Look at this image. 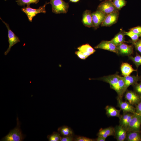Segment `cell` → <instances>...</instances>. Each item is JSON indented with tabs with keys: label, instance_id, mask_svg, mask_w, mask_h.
<instances>
[{
	"label": "cell",
	"instance_id": "cell-11",
	"mask_svg": "<svg viewBox=\"0 0 141 141\" xmlns=\"http://www.w3.org/2000/svg\"><path fill=\"white\" fill-rule=\"evenodd\" d=\"M118 11L111 13L107 15L105 19L101 24L102 26H109L115 24L119 17Z\"/></svg>",
	"mask_w": 141,
	"mask_h": 141
},
{
	"label": "cell",
	"instance_id": "cell-7",
	"mask_svg": "<svg viewBox=\"0 0 141 141\" xmlns=\"http://www.w3.org/2000/svg\"><path fill=\"white\" fill-rule=\"evenodd\" d=\"M141 125V115L136 113L134 114L129 123L127 132H140Z\"/></svg>",
	"mask_w": 141,
	"mask_h": 141
},
{
	"label": "cell",
	"instance_id": "cell-40",
	"mask_svg": "<svg viewBox=\"0 0 141 141\" xmlns=\"http://www.w3.org/2000/svg\"><path fill=\"white\" fill-rule=\"evenodd\" d=\"M5 1H6L7 0H4Z\"/></svg>",
	"mask_w": 141,
	"mask_h": 141
},
{
	"label": "cell",
	"instance_id": "cell-19",
	"mask_svg": "<svg viewBox=\"0 0 141 141\" xmlns=\"http://www.w3.org/2000/svg\"><path fill=\"white\" fill-rule=\"evenodd\" d=\"M121 70L122 75L124 77L130 75L133 72L137 71L134 69L132 66L127 63H123L121 66Z\"/></svg>",
	"mask_w": 141,
	"mask_h": 141
},
{
	"label": "cell",
	"instance_id": "cell-26",
	"mask_svg": "<svg viewBox=\"0 0 141 141\" xmlns=\"http://www.w3.org/2000/svg\"><path fill=\"white\" fill-rule=\"evenodd\" d=\"M39 1V0H17L16 2L18 5L25 6V5H30L31 4H37Z\"/></svg>",
	"mask_w": 141,
	"mask_h": 141
},
{
	"label": "cell",
	"instance_id": "cell-8",
	"mask_svg": "<svg viewBox=\"0 0 141 141\" xmlns=\"http://www.w3.org/2000/svg\"><path fill=\"white\" fill-rule=\"evenodd\" d=\"M118 106L123 112H129L133 114L136 113V108L133 105L126 101L124 102L118 96L117 97Z\"/></svg>",
	"mask_w": 141,
	"mask_h": 141
},
{
	"label": "cell",
	"instance_id": "cell-5",
	"mask_svg": "<svg viewBox=\"0 0 141 141\" xmlns=\"http://www.w3.org/2000/svg\"><path fill=\"white\" fill-rule=\"evenodd\" d=\"M0 19L6 26L8 31V42L9 45L8 48L4 52V55H6L10 51L11 47L20 42V40L19 38L10 29L9 25L4 21L1 18Z\"/></svg>",
	"mask_w": 141,
	"mask_h": 141
},
{
	"label": "cell",
	"instance_id": "cell-13",
	"mask_svg": "<svg viewBox=\"0 0 141 141\" xmlns=\"http://www.w3.org/2000/svg\"><path fill=\"white\" fill-rule=\"evenodd\" d=\"M115 138L118 141L125 140L127 130L122 126L120 125L116 126L114 127Z\"/></svg>",
	"mask_w": 141,
	"mask_h": 141
},
{
	"label": "cell",
	"instance_id": "cell-23",
	"mask_svg": "<svg viewBox=\"0 0 141 141\" xmlns=\"http://www.w3.org/2000/svg\"><path fill=\"white\" fill-rule=\"evenodd\" d=\"M58 131V133L62 136L73 135V132L71 128L66 126H63L59 128Z\"/></svg>",
	"mask_w": 141,
	"mask_h": 141
},
{
	"label": "cell",
	"instance_id": "cell-35",
	"mask_svg": "<svg viewBox=\"0 0 141 141\" xmlns=\"http://www.w3.org/2000/svg\"><path fill=\"white\" fill-rule=\"evenodd\" d=\"M75 54L80 59L82 60H85L88 57L84 55L82 52L80 51H76Z\"/></svg>",
	"mask_w": 141,
	"mask_h": 141
},
{
	"label": "cell",
	"instance_id": "cell-27",
	"mask_svg": "<svg viewBox=\"0 0 141 141\" xmlns=\"http://www.w3.org/2000/svg\"><path fill=\"white\" fill-rule=\"evenodd\" d=\"M61 137L58 132H54L51 134L48 135L47 138L49 141H59L61 140Z\"/></svg>",
	"mask_w": 141,
	"mask_h": 141
},
{
	"label": "cell",
	"instance_id": "cell-17",
	"mask_svg": "<svg viewBox=\"0 0 141 141\" xmlns=\"http://www.w3.org/2000/svg\"><path fill=\"white\" fill-rule=\"evenodd\" d=\"M82 22L85 26L89 27H94L90 10H86L84 12L83 14Z\"/></svg>",
	"mask_w": 141,
	"mask_h": 141
},
{
	"label": "cell",
	"instance_id": "cell-24",
	"mask_svg": "<svg viewBox=\"0 0 141 141\" xmlns=\"http://www.w3.org/2000/svg\"><path fill=\"white\" fill-rule=\"evenodd\" d=\"M77 49L82 52H87L93 54L96 50L89 44H83L78 47Z\"/></svg>",
	"mask_w": 141,
	"mask_h": 141
},
{
	"label": "cell",
	"instance_id": "cell-20",
	"mask_svg": "<svg viewBox=\"0 0 141 141\" xmlns=\"http://www.w3.org/2000/svg\"><path fill=\"white\" fill-rule=\"evenodd\" d=\"M106 114L108 117H117L119 118L120 115L121 110H118L114 107L111 105H107L105 108Z\"/></svg>",
	"mask_w": 141,
	"mask_h": 141
},
{
	"label": "cell",
	"instance_id": "cell-39",
	"mask_svg": "<svg viewBox=\"0 0 141 141\" xmlns=\"http://www.w3.org/2000/svg\"><path fill=\"white\" fill-rule=\"evenodd\" d=\"M79 0H70V1L72 2H78Z\"/></svg>",
	"mask_w": 141,
	"mask_h": 141
},
{
	"label": "cell",
	"instance_id": "cell-36",
	"mask_svg": "<svg viewBox=\"0 0 141 141\" xmlns=\"http://www.w3.org/2000/svg\"><path fill=\"white\" fill-rule=\"evenodd\" d=\"M73 135L71 136H62L61 137L60 141H72L74 140Z\"/></svg>",
	"mask_w": 141,
	"mask_h": 141
},
{
	"label": "cell",
	"instance_id": "cell-18",
	"mask_svg": "<svg viewBox=\"0 0 141 141\" xmlns=\"http://www.w3.org/2000/svg\"><path fill=\"white\" fill-rule=\"evenodd\" d=\"M114 127L110 126L105 128H101L97 133L98 137H101L106 138L110 136H114Z\"/></svg>",
	"mask_w": 141,
	"mask_h": 141
},
{
	"label": "cell",
	"instance_id": "cell-30",
	"mask_svg": "<svg viewBox=\"0 0 141 141\" xmlns=\"http://www.w3.org/2000/svg\"><path fill=\"white\" fill-rule=\"evenodd\" d=\"M113 3L118 10L121 9L125 5L126 2L125 0H114Z\"/></svg>",
	"mask_w": 141,
	"mask_h": 141
},
{
	"label": "cell",
	"instance_id": "cell-1",
	"mask_svg": "<svg viewBox=\"0 0 141 141\" xmlns=\"http://www.w3.org/2000/svg\"><path fill=\"white\" fill-rule=\"evenodd\" d=\"M17 125L13 129L11 130L8 134L1 140L3 141H22L25 138L20 129V122L17 118Z\"/></svg>",
	"mask_w": 141,
	"mask_h": 141
},
{
	"label": "cell",
	"instance_id": "cell-31",
	"mask_svg": "<svg viewBox=\"0 0 141 141\" xmlns=\"http://www.w3.org/2000/svg\"><path fill=\"white\" fill-rule=\"evenodd\" d=\"M134 91L141 98V81L133 85Z\"/></svg>",
	"mask_w": 141,
	"mask_h": 141
},
{
	"label": "cell",
	"instance_id": "cell-14",
	"mask_svg": "<svg viewBox=\"0 0 141 141\" xmlns=\"http://www.w3.org/2000/svg\"><path fill=\"white\" fill-rule=\"evenodd\" d=\"M134 114L129 112H123L119 118V125L128 130L129 125Z\"/></svg>",
	"mask_w": 141,
	"mask_h": 141
},
{
	"label": "cell",
	"instance_id": "cell-22",
	"mask_svg": "<svg viewBox=\"0 0 141 141\" xmlns=\"http://www.w3.org/2000/svg\"><path fill=\"white\" fill-rule=\"evenodd\" d=\"M125 35L124 32L121 31L111 41L115 45L117 46L125 42Z\"/></svg>",
	"mask_w": 141,
	"mask_h": 141
},
{
	"label": "cell",
	"instance_id": "cell-33",
	"mask_svg": "<svg viewBox=\"0 0 141 141\" xmlns=\"http://www.w3.org/2000/svg\"><path fill=\"white\" fill-rule=\"evenodd\" d=\"M133 43L136 49L141 54V39Z\"/></svg>",
	"mask_w": 141,
	"mask_h": 141
},
{
	"label": "cell",
	"instance_id": "cell-2",
	"mask_svg": "<svg viewBox=\"0 0 141 141\" xmlns=\"http://www.w3.org/2000/svg\"><path fill=\"white\" fill-rule=\"evenodd\" d=\"M52 12L56 14L66 13L69 7L68 3L63 0H50Z\"/></svg>",
	"mask_w": 141,
	"mask_h": 141
},
{
	"label": "cell",
	"instance_id": "cell-15",
	"mask_svg": "<svg viewBox=\"0 0 141 141\" xmlns=\"http://www.w3.org/2000/svg\"><path fill=\"white\" fill-rule=\"evenodd\" d=\"M118 51V54L123 55L129 56L133 52V47L122 43L117 46Z\"/></svg>",
	"mask_w": 141,
	"mask_h": 141
},
{
	"label": "cell",
	"instance_id": "cell-9",
	"mask_svg": "<svg viewBox=\"0 0 141 141\" xmlns=\"http://www.w3.org/2000/svg\"><path fill=\"white\" fill-rule=\"evenodd\" d=\"M94 48L107 50L118 54L117 46L111 40L102 41Z\"/></svg>",
	"mask_w": 141,
	"mask_h": 141
},
{
	"label": "cell",
	"instance_id": "cell-38",
	"mask_svg": "<svg viewBox=\"0 0 141 141\" xmlns=\"http://www.w3.org/2000/svg\"><path fill=\"white\" fill-rule=\"evenodd\" d=\"M106 138L101 137H98L96 139V141H105Z\"/></svg>",
	"mask_w": 141,
	"mask_h": 141
},
{
	"label": "cell",
	"instance_id": "cell-37",
	"mask_svg": "<svg viewBox=\"0 0 141 141\" xmlns=\"http://www.w3.org/2000/svg\"><path fill=\"white\" fill-rule=\"evenodd\" d=\"M136 106V113L141 115V100Z\"/></svg>",
	"mask_w": 141,
	"mask_h": 141
},
{
	"label": "cell",
	"instance_id": "cell-43",
	"mask_svg": "<svg viewBox=\"0 0 141 141\" xmlns=\"http://www.w3.org/2000/svg\"><path fill=\"white\" fill-rule=\"evenodd\" d=\"M140 130H141V129H140Z\"/></svg>",
	"mask_w": 141,
	"mask_h": 141
},
{
	"label": "cell",
	"instance_id": "cell-29",
	"mask_svg": "<svg viewBox=\"0 0 141 141\" xmlns=\"http://www.w3.org/2000/svg\"><path fill=\"white\" fill-rule=\"evenodd\" d=\"M124 33L125 35L129 36L131 38L133 42H135L137 41L139 37L141 36V35L136 34L130 30L128 32H125Z\"/></svg>",
	"mask_w": 141,
	"mask_h": 141
},
{
	"label": "cell",
	"instance_id": "cell-41",
	"mask_svg": "<svg viewBox=\"0 0 141 141\" xmlns=\"http://www.w3.org/2000/svg\"><path fill=\"white\" fill-rule=\"evenodd\" d=\"M111 0V1H112V0L114 1V0Z\"/></svg>",
	"mask_w": 141,
	"mask_h": 141
},
{
	"label": "cell",
	"instance_id": "cell-28",
	"mask_svg": "<svg viewBox=\"0 0 141 141\" xmlns=\"http://www.w3.org/2000/svg\"><path fill=\"white\" fill-rule=\"evenodd\" d=\"M130 59L132 60L137 67V68L141 65V56L137 54L136 56L133 57H129Z\"/></svg>",
	"mask_w": 141,
	"mask_h": 141
},
{
	"label": "cell",
	"instance_id": "cell-32",
	"mask_svg": "<svg viewBox=\"0 0 141 141\" xmlns=\"http://www.w3.org/2000/svg\"><path fill=\"white\" fill-rule=\"evenodd\" d=\"M74 140L75 141H94L92 139L81 136H76L74 137Z\"/></svg>",
	"mask_w": 141,
	"mask_h": 141
},
{
	"label": "cell",
	"instance_id": "cell-34",
	"mask_svg": "<svg viewBox=\"0 0 141 141\" xmlns=\"http://www.w3.org/2000/svg\"><path fill=\"white\" fill-rule=\"evenodd\" d=\"M130 30L133 32L141 36V26H138L131 28Z\"/></svg>",
	"mask_w": 141,
	"mask_h": 141
},
{
	"label": "cell",
	"instance_id": "cell-16",
	"mask_svg": "<svg viewBox=\"0 0 141 141\" xmlns=\"http://www.w3.org/2000/svg\"><path fill=\"white\" fill-rule=\"evenodd\" d=\"M125 84V92L127 90L128 87L131 85H133L137 83L140 77L138 75L136 76H128L122 77Z\"/></svg>",
	"mask_w": 141,
	"mask_h": 141
},
{
	"label": "cell",
	"instance_id": "cell-42",
	"mask_svg": "<svg viewBox=\"0 0 141 141\" xmlns=\"http://www.w3.org/2000/svg\"><path fill=\"white\" fill-rule=\"evenodd\" d=\"M100 1H102V0H99Z\"/></svg>",
	"mask_w": 141,
	"mask_h": 141
},
{
	"label": "cell",
	"instance_id": "cell-3",
	"mask_svg": "<svg viewBox=\"0 0 141 141\" xmlns=\"http://www.w3.org/2000/svg\"><path fill=\"white\" fill-rule=\"evenodd\" d=\"M49 3H46L37 9H34L30 7V5L24 7L21 9L22 11L24 13L27 15L28 20L30 22L32 21L33 18L36 15L40 13H45L46 11L45 7Z\"/></svg>",
	"mask_w": 141,
	"mask_h": 141
},
{
	"label": "cell",
	"instance_id": "cell-12",
	"mask_svg": "<svg viewBox=\"0 0 141 141\" xmlns=\"http://www.w3.org/2000/svg\"><path fill=\"white\" fill-rule=\"evenodd\" d=\"M125 98L133 105H136L141 100V98L134 91L127 90Z\"/></svg>",
	"mask_w": 141,
	"mask_h": 141
},
{
	"label": "cell",
	"instance_id": "cell-25",
	"mask_svg": "<svg viewBox=\"0 0 141 141\" xmlns=\"http://www.w3.org/2000/svg\"><path fill=\"white\" fill-rule=\"evenodd\" d=\"M118 86L119 91V95L118 96L120 98L122 99L124 93L125 92V84L122 77L119 75Z\"/></svg>",
	"mask_w": 141,
	"mask_h": 141
},
{
	"label": "cell",
	"instance_id": "cell-4",
	"mask_svg": "<svg viewBox=\"0 0 141 141\" xmlns=\"http://www.w3.org/2000/svg\"><path fill=\"white\" fill-rule=\"evenodd\" d=\"M118 77L117 74L110 75L104 76L97 79H91L102 81L109 83L110 88L114 90L117 93L118 96L119 95V91L118 86Z\"/></svg>",
	"mask_w": 141,
	"mask_h": 141
},
{
	"label": "cell",
	"instance_id": "cell-10",
	"mask_svg": "<svg viewBox=\"0 0 141 141\" xmlns=\"http://www.w3.org/2000/svg\"><path fill=\"white\" fill-rule=\"evenodd\" d=\"M106 15L103 12L98 10L91 13L92 22L95 28H97L102 23Z\"/></svg>",
	"mask_w": 141,
	"mask_h": 141
},
{
	"label": "cell",
	"instance_id": "cell-21",
	"mask_svg": "<svg viewBox=\"0 0 141 141\" xmlns=\"http://www.w3.org/2000/svg\"><path fill=\"white\" fill-rule=\"evenodd\" d=\"M125 140L127 141H141V134L140 132H127Z\"/></svg>",
	"mask_w": 141,
	"mask_h": 141
},
{
	"label": "cell",
	"instance_id": "cell-6",
	"mask_svg": "<svg viewBox=\"0 0 141 141\" xmlns=\"http://www.w3.org/2000/svg\"><path fill=\"white\" fill-rule=\"evenodd\" d=\"M97 10L103 12L106 15L118 10L110 0H105L101 2L98 6Z\"/></svg>",
	"mask_w": 141,
	"mask_h": 141
}]
</instances>
